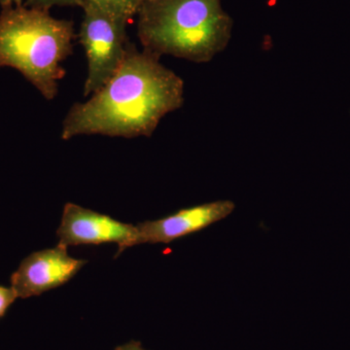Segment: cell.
Returning <instances> with one entry per match:
<instances>
[{"mask_svg":"<svg viewBox=\"0 0 350 350\" xmlns=\"http://www.w3.org/2000/svg\"><path fill=\"white\" fill-rule=\"evenodd\" d=\"M83 2L84 5H93L128 22L137 15L140 6L138 0H83Z\"/></svg>","mask_w":350,"mask_h":350,"instance_id":"obj_8","label":"cell"},{"mask_svg":"<svg viewBox=\"0 0 350 350\" xmlns=\"http://www.w3.org/2000/svg\"><path fill=\"white\" fill-rule=\"evenodd\" d=\"M24 5L49 10L54 6H77L83 8L84 2L83 0H25Z\"/></svg>","mask_w":350,"mask_h":350,"instance_id":"obj_9","label":"cell"},{"mask_svg":"<svg viewBox=\"0 0 350 350\" xmlns=\"http://www.w3.org/2000/svg\"><path fill=\"white\" fill-rule=\"evenodd\" d=\"M25 0H0V5L2 8L9 6L24 5Z\"/></svg>","mask_w":350,"mask_h":350,"instance_id":"obj_11","label":"cell"},{"mask_svg":"<svg viewBox=\"0 0 350 350\" xmlns=\"http://www.w3.org/2000/svg\"><path fill=\"white\" fill-rule=\"evenodd\" d=\"M116 350H144V349H142V347H140L139 345L135 344V342H133V344L123 345V347H119V349H117Z\"/></svg>","mask_w":350,"mask_h":350,"instance_id":"obj_12","label":"cell"},{"mask_svg":"<svg viewBox=\"0 0 350 350\" xmlns=\"http://www.w3.org/2000/svg\"><path fill=\"white\" fill-rule=\"evenodd\" d=\"M153 1V0H138V2H139L140 5H142V3H145V2H150Z\"/></svg>","mask_w":350,"mask_h":350,"instance_id":"obj_13","label":"cell"},{"mask_svg":"<svg viewBox=\"0 0 350 350\" xmlns=\"http://www.w3.org/2000/svg\"><path fill=\"white\" fill-rule=\"evenodd\" d=\"M144 51L204 64L227 48L234 22L221 0H153L137 11Z\"/></svg>","mask_w":350,"mask_h":350,"instance_id":"obj_2","label":"cell"},{"mask_svg":"<svg viewBox=\"0 0 350 350\" xmlns=\"http://www.w3.org/2000/svg\"><path fill=\"white\" fill-rule=\"evenodd\" d=\"M234 209V204L231 200H217L181 209L158 220L140 223L137 226V244L172 243L223 220Z\"/></svg>","mask_w":350,"mask_h":350,"instance_id":"obj_7","label":"cell"},{"mask_svg":"<svg viewBox=\"0 0 350 350\" xmlns=\"http://www.w3.org/2000/svg\"><path fill=\"white\" fill-rule=\"evenodd\" d=\"M75 38L73 23L52 17L49 10L4 7L0 14V68L17 69L46 100H54L66 75L62 64L72 54Z\"/></svg>","mask_w":350,"mask_h":350,"instance_id":"obj_3","label":"cell"},{"mask_svg":"<svg viewBox=\"0 0 350 350\" xmlns=\"http://www.w3.org/2000/svg\"><path fill=\"white\" fill-rule=\"evenodd\" d=\"M63 245L117 243L118 256L126 248L137 245V226L126 224L110 217L68 202L64 206L61 225L57 231Z\"/></svg>","mask_w":350,"mask_h":350,"instance_id":"obj_5","label":"cell"},{"mask_svg":"<svg viewBox=\"0 0 350 350\" xmlns=\"http://www.w3.org/2000/svg\"><path fill=\"white\" fill-rule=\"evenodd\" d=\"M66 246L38 251L23 260L11 276V287L18 298H31L68 282L87 264L69 256Z\"/></svg>","mask_w":350,"mask_h":350,"instance_id":"obj_6","label":"cell"},{"mask_svg":"<svg viewBox=\"0 0 350 350\" xmlns=\"http://www.w3.org/2000/svg\"><path fill=\"white\" fill-rule=\"evenodd\" d=\"M160 59L130 42L112 77L89 100L69 109L62 138L151 137L161 120L184 103L183 80Z\"/></svg>","mask_w":350,"mask_h":350,"instance_id":"obj_1","label":"cell"},{"mask_svg":"<svg viewBox=\"0 0 350 350\" xmlns=\"http://www.w3.org/2000/svg\"><path fill=\"white\" fill-rule=\"evenodd\" d=\"M79 38L88 59L84 96L98 92L112 77L123 62L129 41L128 21L100 8L85 4Z\"/></svg>","mask_w":350,"mask_h":350,"instance_id":"obj_4","label":"cell"},{"mask_svg":"<svg viewBox=\"0 0 350 350\" xmlns=\"http://www.w3.org/2000/svg\"><path fill=\"white\" fill-rule=\"evenodd\" d=\"M17 298V294H16L15 290L12 287H5L0 285V317L5 314L7 310L10 308V306Z\"/></svg>","mask_w":350,"mask_h":350,"instance_id":"obj_10","label":"cell"}]
</instances>
